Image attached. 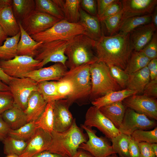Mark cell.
<instances>
[{
	"label": "cell",
	"mask_w": 157,
	"mask_h": 157,
	"mask_svg": "<svg viewBox=\"0 0 157 157\" xmlns=\"http://www.w3.org/2000/svg\"><path fill=\"white\" fill-rule=\"evenodd\" d=\"M157 28L151 22L140 26L130 32L129 37L133 51H140L150 41Z\"/></svg>",
	"instance_id": "cell-19"
},
{
	"label": "cell",
	"mask_w": 157,
	"mask_h": 157,
	"mask_svg": "<svg viewBox=\"0 0 157 157\" xmlns=\"http://www.w3.org/2000/svg\"><path fill=\"white\" fill-rule=\"evenodd\" d=\"M4 144L3 152L7 155L15 154L20 156L27 144V142L14 138L8 135L2 141Z\"/></svg>",
	"instance_id": "cell-34"
},
{
	"label": "cell",
	"mask_w": 157,
	"mask_h": 157,
	"mask_svg": "<svg viewBox=\"0 0 157 157\" xmlns=\"http://www.w3.org/2000/svg\"><path fill=\"white\" fill-rule=\"evenodd\" d=\"M72 83L69 80L61 79L57 81V92L60 99H66L73 92Z\"/></svg>",
	"instance_id": "cell-42"
},
{
	"label": "cell",
	"mask_w": 157,
	"mask_h": 157,
	"mask_svg": "<svg viewBox=\"0 0 157 157\" xmlns=\"http://www.w3.org/2000/svg\"><path fill=\"white\" fill-rule=\"evenodd\" d=\"M81 0H66L62 10L65 19L69 22L76 23L80 19Z\"/></svg>",
	"instance_id": "cell-33"
},
{
	"label": "cell",
	"mask_w": 157,
	"mask_h": 157,
	"mask_svg": "<svg viewBox=\"0 0 157 157\" xmlns=\"http://www.w3.org/2000/svg\"><path fill=\"white\" fill-rule=\"evenodd\" d=\"M135 94H137L136 91L126 88L110 92L91 103L93 106L99 108L106 105L122 101L126 98Z\"/></svg>",
	"instance_id": "cell-26"
},
{
	"label": "cell",
	"mask_w": 157,
	"mask_h": 157,
	"mask_svg": "<svg viewBox=\"0 0 157 157\" xmlns=\"http://www.w3.org/2000/svg\"><path fill=\"white\" fill-rule=\"evenodd\" d=\"M6 157H19V156L15 154H10L7 155Z\"/></svg>",
	"instance_id": "cell-61"
},
{
	"label": "cell",
	"mask_w": 157,
	"mask_h": 157,
	"mask_svg": "<svg viewBox=\"0 0 157 157\" xmlns=\"http://www.w3.org/2000/svg\"><path fill=\"white\" fill-rule=\"evenodd\" d=\"M127 107L119 101L99 108L100 111L118 129L122 122Z\"/></svg>",
	"instance_id": "cell-24"
},
{
	"label": "cell",
	"mask_w": 157,
	"mask_h": 157,
	"mask_svg": "<svg viewBox=\"0 0 157 157\" xmlns=\"http://www.w3.org/2000/svg\"><path fill=\"white\" fill-rule=\"evenodd\" d=\"M81 34L89 36L86 28L83 23L79 22L72 23L63 19L47 30L31 36L36 41L45 43L69 40Z\"/></svg>",
	"instance_id": "cell-6"
},
{
	"label": "cell",
	"mask_w": 157,
	"mask_h": 157,
	"mask_svg": "<svg viewBox=\"0 0 157 157\" xmlns=\"http://www.w3.org/2000/svg\"><path fill=\"white\" fill-rule=\"evenodd\" d=\"M13 0H0V10L12 6Z\"/></svg>",
	"instance_id": "cell-56"
},
{
	"label": "cell",
	"mask_w": 157,
	"mask_h": 157,
	"mask_svg": "<svg viewBox=\"0 0 157 157\" xmlns=\"http://www.w3.org/2000/svg\"><path fill=\"white\" fill-rule=\"evenodd\" d=\"M156 125V120L150 119L144 115L127 108L118 129L120 133L131 136L136 130H150L155 128Z\"/></svg>",
	"instance_id": "cell-10"
},
{
	"label": "cell",
	"mask_w": 157,
	"mask_h": 157,
	"mask_svg": "<svg viewBox=\"0 0 157 157\" xmlns=\"http://www.w3.org/2000/svg\"><path fill=\"white\" fill-rule=\"evenodd\" d=\"M122 22L129 18L151 14L156 6L157 0H123Z\"/></svg>",
	"instance_id": "cell-16"
},
{
	"label": "cell",
	"mask_w": 157,
	"mask_h": 157,
	"mask_svg": "<svg viewBox=\"0 0 157 157\" xmlns=\"http://www.w3.org/2000/svg\"><path fill=\"white\" fill-rule=\"evenodd\" d=\"M12 6L14 15L18 22L22 21L35 8L34 0H13Z\"/></svg>",
	"instance_id": "cell-30"
},
{
	"label": "cell",
	"mask_w": 157,
	"mask_h": 157,
	"mask_svg": "<svg viewBox=\"0 0 157 157\" xmlns=\"http://www.w3.org/2000/svg\"><path fill=\"white\" fill-rule=\"evenodd\" d=\"M11 129L0 114V140L2 141L8 135Z\"/></svg>",
	"instance_id": "cell-51"
},
{
	"label": "cell",
	"mask_w": 157,
	"mask_h": 157,
	"mask_svg": "<svg viewBox=\"0 0 157 157\" xmlns=\"http://www.w3.org/2000/svg\"><path fill=\"white\" fill-rule=\"evenodd\" d=\"M61 20L45 13L34 10L20 22L30 36L44 31Z\"/></svg>",
	"instance_id": "cell-11"
},
{
	"label": "cell",
	"mask_w": 157,
	"mask_h": 157,
	"mask_svg": "<svg viewBox=\"0 0 157 157\" xmlns=\"http://www.w3.org/2000/svg\"><path fill=\"white\" fill-rule=\"evenodd\" d=\"M13 94L14 104L23 110L26 109L29 98L38 90V83L31 78H12L8 85Z\"/></svg>",
	"instance_id": "cell-9"
},
{
	"label": "cell",
	"mask_w": 157,
	"mask_h": 157,
	"mask_svg": "<svg viewBox=\"0 0 157 157\" xmlns=\"http://www.w3.org/2000/svg\"><path fill=\"white\" fill-rule=\"evenodd\" d=\"M151 23L155 27L157 28V6L155 8L151 15Z\"/></svg>",
	"instance_id": "cell-58"
},
{
	"label": "cell",
	"mask_w": 157,
	"mask_h": 157,
	"mask_svg": "<svg viewBox=\"0 0 157 157\" xmlns=\"http://www.w3.org/2000/svg\"><path fill=\"white\" fill-rule=\"evenodd\" d=\"M13 105V97L10 91H0V114L11 108Z\"/></svg>",
	"instance_id": "cell-44"
},
{
	"label": "cell",
	"mask_w": 157,
	"mask_h": 157,
	"mask_svg": "<svg viewBox=\"0 0 157 157\" xmlns=\"http://www.w3.org/2000/svg\"><path fill=\"white\" fill-rule=\"evenodd\" d=\"M67 71L65 65L58 63L47 67L33 70L28 73L25 77L29 78L37 83L44 81H58L63 77Z\"/></svg>",
	"instance_id": "cell-18"
},
{
	"label": "cell",
	"mask_w": 157,
	"mask_h": 157,
	"mask_svg": "<svg viewBox=\"0 0 157 157\" xmlns=\"http://www.w3.org/2000/svg\"><path fill=\"white\" fill-rule=\"evenodd\" d=\"M90 65L85 64L69 69L62 78L68 80L72 84L73 92L66 99L69 107L74 103L81 106L90 102L91 89Z\"/></svg>",
	"instance_id": "cell-4"
},
{
	"label": "cell",
	"mask_w": 157,
	"mask_h": 157,
	"mask_svg": "<svg viewBox=\"0 0 157 157\" xmlns=\"http://www.w3.org/2000/svg\"><path fill=\"white\" fill-rule=\"evenodd\" d=\"M90 70L91 83L90 102L110 92L122 90L112 77L108 65L104 62L98 61L90 65Z\"/></svg>",
	"instance_id": "cell-5"
},
{
	"label": "cell",
	"mask_w": 157,
	"mask_h": 157,
	"mask_svg": "<svg viewBox=\"0 0 157 157\" xmlns=\"http://www.w3.org/2000/svg\"><path fill=\"white\" fill-rule=\"evenodd\" d=\"M0 114L11 129H18L27 123L24 110L14 104Z\"/></svg>",
	"instance_id": "cell-22"
},
{
	"label": "cell",
	"mask_w": 157,
	"mask_h": 157,
	"mask_svg": "<svg viewBox=\"0 0 157 157\" xmlns=\"http://www.w3.org/2000/svg\"><path fill=\"white\" fill-rule=\"evenodd\" d=\"M66 99L55 101L53 106V131L63 132L71 126L74 119L69 110Z\"/></svg>",
	"instance_id": "cell-15"
},
{
	"label": "cell",
	"mask_w": 157,
	"mask_h": 157,
	"mask_svg": "<svg viewBox=\"0 0 157 157\" xmlns=\"http://www.w3.org/2000/svg\"><path fill=\"white\" fill-rule=\"evenodd\" d=\"M139 143L131 137L129 143L128 152L129 157H139L140 150Z\"/></svg>",
	"instance_id": "cell-50"
},
{
	"label": "cell",
	"mask_w": 157,
	"mask_h": 157,
	"mask_svg": "<svg viewBox=\"0 0 157 157\" xmlns=\"http://www.w3.org/2000/svg\"><path fill=\"white\" fill-rule=\"evenodd\" d=\"M20 36V32L14 36L8 37L0 46V60H11L17 55V46Z\"/></svg>",
	"instance_id": "cell-29"
},
{
	"label": "cell",
	"mask_w": 157,
	"mask_h": 157,
	"mask_svg": "<svg viewBox=\"0 0 157 157\" xmlns=\"http://www.w3.org/2000/svg\"><path fill=\"white\" fill-rule=\"evenodd\" d=\"M51 134V142L48 151L69 157H74L80 145L88 139L87 135L77 125L75 119L67 131L62 132L53 131Z\"/></svg>",
	"instance_id": "cell-3"
},
{
	"label": "cell",
	"mask_w": 157,
	"mask_h": 157,
	"mask_svg": "<svg viewBox=\"0 0 157 157\" xmlns=\"http://www.w3.org/2000/svg\"><path fill=\"white\" fill-rule=\"evenodd\" d=\"M54 101L48 102L44 112L35 122L38 128L51 133L53 131Z\"/></svg>",
	"instance_id": "cell-32"
},
{
	"label": "cell",
	"mask_w": 157,
	"mask_h": 157,
	"mask_svg": "<svg viewBox=\"0 0 157 157\" xmlns=\"http://www.w3.org/2000/svg\"><path fill=\"white\" fill-rule=\"evenodd\" d=\"M109 67L112 77L115 80L122 89L126 88L129 74L119 67L111 65Z\"/></svg>",
	"instance_id": "cell-41"
},
{
	"label": "cell",
	"mask_w": 157,
	"mask_h": 157,
	"mask_svg": "<svg viewBox=\"0 0 157 157\" xmlns=\"http://www.w3.org/2000/svg\"><path fill=\"white\" fill-rule=\"evenodd\" d=\"M131 137L138 143L146 142L150 144L157 142V127L153 130H138L134 131Z\"/></svg>",
	"instance_id": "cell-39"
},
{
	"label": "cell",
	"mask_w": 157,
	"mask_h": 157,
	"mask_svg": "<svg viewBox=\"0 0 157 157\" xmlns=\"http://www.w3.org/2000/svg\"><path fill=\"white\" fill-rule=\"evenodd\" d=\"M38 128L35 121L30 122L18 129H10L8 135L17 139L28 142Z\"/></svg>",
	"instance_id": "cell-37"
},
{
	"label": "cell",
	"mask_w": 157,
	"mask_h": 157,
	"mask_svg": "<svg viewBox=\"0 0 157 157\" xmlns=\"http://www.w3.org/2000/svg\"><path fill=\"white\" fill-rule=\"evenodd\" d=\"M123 15L122 10L117 14L106 18L103 22L110 36L116 34L119 29L122 22Z\"/></svg>",
	"instance_id": "cell-40"
},
{
	"label": "cell",
	"mask_w": 157,
	"mask_h": 157,
	"mask_svg": "<svg viewBox=\"0 0 157 157\" xmlns=\"http://www.w3.org/2000/svg\"><path fill=\"white\" fill-rule=\"evenodd\" d=\"M38 83V91L48 102L60 99L57 92V82L44 81Z\"/></svg>",
	"instance_id": "cell-36"
},
{
	"label": "cell",
	"mask_w": 157,
	"mask_h": 157,
	"mask_svg": "<svg viewBox=\"0 0 157 157\" xmlns=\"http://www.w3.org/2000/svg\"><path fill=\"white\" fill-rule=\"evenodd\" d=\"M97 5L96 0H81V5L87 13L95 16H97Z\"/></svg>",
	"instance_id": "cell-47"
},
{
	"label": "cell",
	"mask_w": 157,
	"mask_h": 157,
	"mask_svg": "<svg viewBox=\"0 0 157 157\" xmlns=\"http://www.w3.org/2000/svg\"><path fill=\"white\" fill-rule=\"evenodd\" d=\"M143 95L147 97L156 99L157 97V79L150 81L145 85Z\"/></svg>",
	"instance_id": "cell-46"
},
{
	"label": "cell",
	"mask_w": 157,
	"mask_h": 157,
	"mask_svg": "<svg viewBox=\"0 0 157 157\" xmlns=\"http://www.w3.org/2000/svg\"><path fill=\"white\" fill-rule=\"evenodd\" d=\"M151 14L130 17L124 20L120 26L119 32L130 33L136 28L151 22Z\"/></svg>",
	"instance_id": "cell-31"
},
{
	"label": "cell",
	"mask_w": 157,
	"mask_h": 157,
	"mask_svg": "<svg viewBox=\"0 0 157 157\" xmlns=\"http://www.w3.org/2000/svg\"><path fill=\"white\" fill-rule=\"evenodd\" d=\"M32 157H69L67 156L62 155L52 152L48 151H45L39 153Z\"/></svg>",
	"instance_id": "cell-53"
},
{
	"label": "cell",
	"mask_w": 157,
	"mask_h": 157,
	"mask_svg": "<svg viewBox=\"0 0 157 157\" xmlns=\"http://www.w3.org/2000/svg\"><path fill=\"white\" fill-rule=\"evenodd\" d=\"M51 133L38 128L27 142L26 149L19 157H32L45 151H48L52 141Z\"/></svg>",
	"instance_id": "cell-17"
},
{
	"label": "cell",
	"mask_w": 157,
	"mask_h": 157,
	"mask_svg": "<svg viewBox=\"0 0 157 157\" xmlns=\"http://www.w3.org/2000/svg\"><path fill=\"white\" fill-rule=\"evenodd\" d=\"M12 78L6 74L0 68V81L8 85Z\"/></svg>",
	"instance_id": "cell-54"
},
{
	"label": "cell",
	"mask_w": 157,
	"mask_h": 157,
	"mask_svg": "<svg viewBox=\"0 0 157 157\" xmlns=\"http://www.w3.org/2000/svg\"><path fill=\"white\" fill-rule=\"evenodd\" d=\"M140 150L139 157H157L154 152L151 144L146 142L139 143Z\"/></svg>",
	"instance_id": "cell-48"
},
{
	"label": "cell",
	"mask_w": 157,
	"mask_h": 157,
	"mask_svg": "<svg viewBox=\"0 0 157 157\" xmlns=\"http://www.w3.org/2000/svg\"><path fill=\"white\" fill-rule=\"evenodd\" d=\"M116 0H96L97 6V16L98 18L101 16L108 7Z\"/></svg>",
	"instance_id": "cell-49"
},
{
	"label": "cell",
	"mask_w": 157,
	"mask_h": 157,
	"mask_svg": "<svg viewBox=\"0 0 157 157\" xmlns=\"http://www.w3.org/2000/svg\"><path fill=\"white\" fill-rule=\"evenodd\" d=\"M73 157H95L89 152L79 148Z\"/></svg>",
	"instance_id": "cell-55"
},
{
	"label": "cell",
	"mask_w": 157,
	"mask_h": 157,
	"mask_svg": "<svg viewBox=\"0 0 157 157\" xmlns=\"http://www.w3.org/2000/svg\"><path fill=\"white\" fill-rule=\"evenodd\" d=\"M131 138V135L121 133L111 140L113 149L119 157H129L128 147Z\"/></svg>",
	"instance_id": "cell-38"
},
{
	"label": "cell",
	"mask_w": 157,
	"mask_h": 157,
	"mask_svg": "<svg viewBox=\"0 0 157 157\" xmlns=\"http://www.w3.org/2000/svg\"><path fill=\"white\" fill-rule=\"evenodd\" d=\"M10 91L8 86L0 81V91Z\"/></svg>",
	"instance_id": "cell-59"
},
{
	"label": "cell",
	"mask_w": 157,
	"mask_h": 157,
	"mask_svg": "<svg viewBox=\"0 0 157 157\" xmlns=\"http://www.w3.org/2000/svg\"><path fill=\"white\" fill-rule=\"evenodd\" d=\"M108 157H119L116 154H112Z\"/></svg>",
	"instance_id": "cell-62"
},
{
	"label": "cell",
	"mask_w": 157,
	"mask_h": 157,
	"mask_svg": "<svg viewBox=\"0 0 157 157\" xmlns=\"http://www.w3.org/2000/svg\"><path fill=\"white\" fill-rule=\"evenodd\" d=\"M47 103L38 91L33 92L29 98L27 107L24 110L27 123L36 121L44 112Z\"/></svg>",
	"instance_id": "cell-20"
},
{
	"label": "cell",
	"mask_w": 157,
	"mask_h": 157,
	"mask_svg": "<svg viewBox=\"0 0 157 157\" xmlns=\"http://www.w3.org/2000/svg\"><path fill=\"white\" fill-rule=\"evenodd\" d=\"M83 124L91 127H96L110 140L121 133L99 109L94 106L90 107L87 110Z\"/></svg>",
	"instance_id": "cell-13"
},
{
	"label": "cell",
	"mask_w": 157,
	"mask_h": 157,
	"mask_svg": "<svg viewBox=\"0 0 157 157\" xmlns=\"http://www.w3.org/2000/svg\"><path fill=\"white\" fill-rule=\"evenodd\" d=\"M152 149L156 156H157V143L151 144Z\"/></svg>",
	"instance_id": "cell-60"
},
{
	"label": "cell",
	"mask_w": 157,
	"mask_h": 157,
	"mask_svg": "<svg viewBox=\"0 0 157 157\" xmlns=\"http://www.w3.org/2000/svg\"><path fill=\"white\" fill-rule=\"evenodd\" d=\"M130 34L119 32L112 36L102 35L96 41L94 50L99 61L124 70L133 51Z\"/></svg>",
	"instance_id": "cell-1"
},
{
	"label": "cell",
	"mask_w": 157,
	"mask_h": 157,
	"mask_svg": "<svg viewBox=\"0 0 157 157\" xmlns=\"http://www.w3.org/2000/svg\"><path fill=\"white\" fill-rule=\"evenodd\" d=\"M96 41L81 34L72 39L65 53L67 57L65 65L71 69L81 65H91L98 60L94 50Z\"/></svg>",
	"instance_id": "cell-2"
},
{
	"label": "cell",
	"mask_w": 157,
	"mask_h": 157,
	"mask_svg": "<svg viewBox=\"0 0 157 157\" xmlns=\"http://www.w3.org/2000/svg\"><path fill=\"white\" fill-rule=\"evenodd\" d=\"M88 137L87 141L81 144L79 148L88 151L95 157H108L116 154L113 147L103 137H99L96 134V131L92 127L81 125Z\"/></svg>",
	"instance_id": "cell-12"
},
{
	"label": "cell",
	"mask_w": 157,
	"mask_h": 157,
	"mask_svg": "<svg viewBox=\"0 0 157 157\" xmlns=\"http://www.w3.org/2000/svg\"><path fill=\"white\" fill-rule=\"evenodd\" d=\"M72 39L42 43L34 58L41 61L42 67L50 62L61 63L65 65L67 58L65 52Z\"/></svg>",
	"instance_id": "cell-8"
},
{
	"label": "cell",
	"mask_w": 157,
	"mask_h": 157,
	"mask_svg": "<svg viewBox=\"0 0 157 157\" xmlns=\"http://www.w3.org/2000/svg\"><path fill=\"white\" fill-rule=\"evenodd\" d=\"M18 22L21 36L17 46V55L26 56L34 58L38 49L43 42L34 40L24 29L20 22Z\"/></svg>",
	"instance_id": "cell-21"
},
{
	"label": "cell",
	"mask_w": 157,
	"mask_h": 157,
	"mask_svg": "<svg viewBox=\"0 0 157 157\" xmlns=\"http://www.w3.org/2000/svg\"><path fill=\"white\" fill-rule=\"evenodd\" d=\"M151 60L141 51H133L124 70L129 74L135 72L147 66Z\"/></svg>",
	"instance_id": "cell-28"
},
{
	"label": "cell",
	"mask_w": 157,
	"mask_h": 157,
	"mask_svg": "<svg viewBox=\"0 0 157 157\" xmlns=\"http://www.w3.org/2000/svg\"><path fill=\"white\" fill-rule=\"evenodd\" d=\"M35 10L55 17L60 20L65 19L62 10L53 0H35Z\"/></svg>",
	"instance_id": "cell-35"
},
{
	"label": "cell",
	"mask_w": 157,
	"mask_h": 157,
	"mask_svg": "<svg viewBox=\"0 0 157 157\" xmlns=\"http://www.w3.org/2000/svg\"><path fill=\"white\" fill-rule=\"evenodd\" d=\"M41 61L31 56L17 55L8 60H0V68L7 75L13 78L25 77L28 73L41 68Z\"/></svg>",
	"instance_id": "cell-7"
},
{
	"label": "cell",
	"mask_w": 157,
	"mask_h": 157,
	"mask_svg": "<svg viewBox=\"0 0 157 157\" xmlns=\"http://www.w3.org/2000/svg\"><path fill=\"white\" fill-rule=\"evenodd\" d=\"M127 108L145 115L149 119L157 120V100L143 95L135 94L122 101Z\"/></svg>",
	"instance_id": "cell-14"
},
{
	"label": "cell",
	"mask_w": 157,
	"mask_h": 157,
	"mask_svg": "<svg viewBox=\"0 0 157 157\" xmlns=\"http://www.w3.org/2000/svg\"><path fill=\"white\" fill-rule=\"evenodd\" d=\"M79 22L85 26L90 37L96 41L100 38L102 34L100 21L97 16L89 14L81 8Z\"/></svg>",
	"instance_id": "cell-27"
},
{
	"label": "cell",
	"mask_w": 157,
	"mask_h": 157,
	"mask_svg": "<svg viewBox=\"0 0 157 157\" xmlns=\"http://www.w3.org/2000/svg\"><path fill=\"white\" fill-rule=\"evenodd\" d=\"M122 9L121 1L116 0L107 9L103 14L98 18L100 21L102 22L106 18L115 15Z\"/></svg>",
	"instance_id": "cell-45"
},
{
	"label": "cell",
	"mask_w": 157,
	"mask_h": 157,
	"mask_svg": "<svg viewBox=\"0 0 157 157\" xmlns=\"http://www.w3.org/2000/svg\"><path fill=\"white\" fill-rule=\"evenodd\" d=\"M8 38V35L0 25V46L3 44V41H5Z\"/></svg>",
	"instance_id": "cell-57"
},
{
	"label": "cell",
	"mask_w": 157,
	"mask_h": 157,
	"mask_svg": "<svg viewBox=\"0 0 157 157\" xmlns=\"http://www.w3.org/2000/svg\"><path fill=\"white\" fill-rule=\"evenodd\" d=\"M151 80L157 79V58L151 60L147 66Z\"/></svg>",
	"instance_id": "cell-52"
},
{
	"label": "cell",
	"mask_w": 157,
	"mask_h": 157,
	"mask_svg": "<svg viewBox=\"0 0 157 157\" xmlns=\"http://www.w3.org/2000/svg\"><path fill=\"white\" fill-rule=\"evenodd\" d=\"M0 25L8 36H14L20 32L18 22L13 12L12 6L0 10Z\"/></svg>",
	"instance_id": "cell-23"
},
{
	"label": "cell",
	"mask_w": 157,
	"mask_h": 157,
	"mask_svg": "<svg viewBox=\"0 0 157 157\" xmlns=\"http://www.w3.org/2000/svg\"><path fill=\"white\" fill-rule=\"evenodd\" d=\"M151 60L157 58V34L155 32L149 43L140 51Z\"/></svg>",
	"instance_id": "cell-43"
},
{
	"label": "cell",
	"mask_w": 157,
	"mask_h": 157,
	"mask_svg": "<svg viewBox=\"0 0 157 157\" xmlns=\"http://www.w3.org/2000/svg\"><path fill=\"white\" fill-rule=\"evenodd\" d=\"M150 73L147 66L129 74L126 88L142 93L144 87L150 81Z\"/></svg>",
	"instance_id": "cell-25"
}]
</instances>
